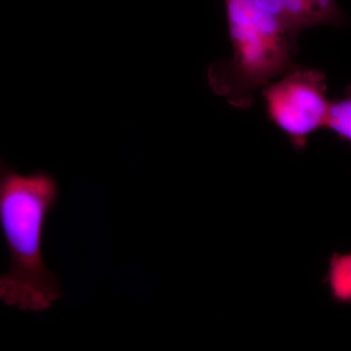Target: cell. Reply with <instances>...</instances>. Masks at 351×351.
<instances>
[{"instance_id":"6da1fadb","label":"cell","mask_w":351,"mask_h":351,"mask_svg":"<svg viewBox=\"0 0 351 351\" xmlns=\"http://www.w3.org/2000/svg\"><path fill=\"white\" fill-rule=\"evenodd\" d=\"M59 198L54 176L45 171L20 174L0 158V228L10 255L8 271L0 276V301L6 306L40 313L63 297L41 250L46 219Z\"/></svg>"},{"instance_id":"7a4b0ae2","label":"cell","mask_w":351,"mask_h":351,"mask_svg":"<svg viewBox=\"0 0 351 351\" xmlns=\"http://www.w3.org/2000/svg\"><path fill=\"white\" fill-rule=\"evenodd\" d=\"M232 59L208 69L215 93L230 105L247 110L258 89L294 64L298 36L284 29L255 0H223Z\"/></svg>"},{"instance_id":"3957f363","label":"cell","mask_w":351,"mask_h":351,"mask_svg":"<svg viewBox=\"0 0 351 351\" xmlns=\"http://www.w3.org/2000/svg\"><path fill=\"white\" fill-rule=\"evenodd\" d=\"M326 91L322 71L295 64L262 88L267 117L298 151L306 149L311 134L326 128L331 106Z\"/></svg>"},{"instance_id":"277c9868","label":"cell","mask_w":351,"mask_h":351,"mask_svg":"<svg viewBox=\"0 0 351 351\" xmlns=\"http://www.w3.org/2000/svg\"><path fill=\"white\" fill-rule=\"evenodd\" d=\"M284 29L299 36L308 27L345 22L336 0H255Z\"/></svg>"},{"instance_id":"5b68a950","label":"cell","mask_w":351,"mask_h":351,"mask_svg":"<svg viewBox=\"0 0 351 351\" xmlns=\"http://www.w3.org/2000/svg\"><path fill=\"white\" fill-rule=\"evenodd\" d=\"M325 281L335 301L351 304V253H336L330 258Z\"/></svg>"},{"instance_id":"8992f818","label":"cell","mask_w":351,"mask_h":351,"mask_svg":"<svg viewBox=\"0 0 351 351\" xmlns=\"http://www.w3.org/2000/svg\"><path fill=\"white\" fill-rule=\"evenodd\" d=\"M326 128L351 145V86L343 97L331 101Z\"/></svg>"}]
</instances>
